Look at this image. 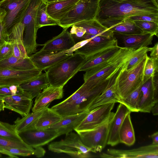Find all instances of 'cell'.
Instances as JSON below:
<instances>
[{"mask_svg":"<svg viewBox=\"0 0 158 158\" xmlns=\"http://www.w3.org/2000/svg\"><path fill=\"white\" fill-rule=\"evenodd\" d=\"M158 15V0H99L95 19L108 29L131 16Z\"/></svg>","mask_w":158,"mask_h":158,"instance_id":"obj_1","label":"cell"},{"mask_svg":"<svg viewBox=\"0 0 158 158\" xmlns=\"http://www.w3.org/2000/svg\"><path fill=\"white\" fill-rule=\"evenodd\" d=\"M135 50L121 47L110 59L86 71L83 76L84 82L90 81L95 86L102 84L110 77L118 67L130 58Z\"/></svg>","mask_w":158,"mask_h":158,"instance_id":"obj_2","label":"cell"},{"mask_svg":"<svg viewBox=\"0 0 158 158\" xmlns=\"http://www.w3.org/2000/svg\"><path fill=\"white\" fill-rule=\"evenodd\" d=\"M86 60L83 56L74 53L47 70L46 73L49 85L63 87L79 72Z\"/></svg>","mask_w":158,"mask_h":158,"instance_id":"obj_3","label":"cell"},{"mask_svg":"<svg viewBox=\"0 0 158 158\" xmlns=\"http://www.w3.org/2000/svg\"><path fill=\"white\" fill-rule=\"evenodd\" d=\"M43 0H31L22 22L24 26L23 42L28 56L36 51L39 45L36 42L38 9Z\"/></svg>","mask_w":158,"mask_h":158,"instance_id":"obj_4","label":"cell"},{"mask_svg":"<svg viewBox=\"0 0 158 158\" xmlns=\"http://www.w3.org/2000/svg\"><path fill=\"white\" fill-rule=\"evenodd\" d=\"M99 0H79L73 8L58 21L63 29L84 21L95 19Z\"/></svg>","mask_w":158,"mask_h":158,"instance_id":"obj_5","label":"cell"},{"mask_svg":"<svg viewBox=\"0 0 158 158\" xmlns=\"http://www.w3.org/2000/svg\"><path fill=\"white\" fill-rule=\"evenodd\" d=\"M48 148L52 152L57 153H66L72 157H92L90 154L91 152V150L83 144L77 133L72 131L66 134L63 139L50 143Z\"/></svg>","mask_w":158,"mask_h":158,"instance_id":"obj_6","label":"cell"},{"mask_svg":"<svg viewBox=\"0 0 158 158\" xmlns=\"http://www.w3.org/2000/svg\"><path fill=\"white\" fill-rule=\"evenodd\" d=\"M147 56L130 71H127L125 68L127 62L123 65L117 81L118 93L120 101L143 84V70Z\"/></svg>","mask_w":158,"mask_h":158,"instance_id":"obj_7","label":"cell"},{"mask_svg":"<svg viewBox=\"0 0 158 158\" xmlns=\"http://www.w3.org/2000/svg\"><path fill=\"white\" fill-rule=\"evenodd\" d=\"M114 114L111 112L104 122L94 129L77 133L83 144L90 149L92 152H100L106 146L110 126Z\"/></svg>","mask_w":158,"mask_h":158,"instance_id":"obj_8","label":"cell"},{"mask_svg":"<svg viewBox=\"0 0 158 158\" xmlns=\"http://www.w3.org/2000/svg\"><path fill=\"white\" fill-rule=\"evenodd\" d=\"M31 0H4L0 8L6 12L2 23L8 35L13 27L21 22Z\"/></svg>","mask_w":158,"mask_h":158,"instance_id":"obj_9","label":"cell"},{"mask_svg":"<svg viewBox=\"0 0 158 158\" xmlns=\"http://www.w3.org/2000/svg\"><path fill=\"white\" fill-rule=\"evenodd\" d=\"M109 79L86 92L74 102L52 109L62 116L76 114L87 110L105 89Z\"/></svg>","mask_w":158,"mask_h":158,"instance_id":"obj_10","label":"cell"},{"mask_svg":"<svg viewBox=\"0 0 158 158\" xmlns=\"http://www.w3.org/2000/svg\"><path fill=\"white\" fill-rule=\"evenodd\" d=\"M115 103L102 105L90 111L74 130L77 133L90 130L102 124L110 116Z\"/></svg>","mask_w":158,"mask_h":158,"instance_id":"obj_11","label":"cell"},{"mask_svg":"<svg viewBox=\"0 0 158 158\" xmlns=\"http://www.w3.org/2000/svg\"><path fill=\"white\" fill-rule=\"evenodd\" d=\"M42 71L38 68L26 70L0 68V86L19 85L36 78Z\"/></svg>","mask_w":158,"mask_h":158,"instance_id":"obj_12","label":"cell"},{"mask_svg":"<svg viewBox=\"0 0 158 158\" xmlns=\"http://www.w3.org/2000/svg\"><path fill=\"white\" fill-rule=\"evenodd\" d=\"M118 46L114 36L94 35L88 42L74 52L87 60L96 54L108 48Z\"/></svg>","mask_w":158,"mask_h":158,"instance_id":"obj_13","label":"cell"},{"mask_svg":"<svg viewBox=\"0 0 158 158\" xmlns=\"http://www.w3.org/2000/svg\"><path fill=\"white\" fill-rule=\"evenodd\" d=\"M23 142L28 145L35 148L46 145L60 136L53 129H34L18 133Z\"/></svg>","mask_w":158,"mask_h":158,"instance_id":"obj_14","label":"cell"},{"mask_svg":"<svg viewBox=\"0 0 158 158\" xmlns=\"http://www.w3.org/2000/svg\"><path fill=\"white\" fill-rule=\"evenodd\" d=\"M125 63L118 67L110 78L105 89L88 108V110L89 111L98 106L111 102L119 103L120 99L118 93L117 81L119 74Z\"/></svg>","mask_w":158,"mask_h":158,"instance_id":"obj_15","label":"cell"},{"mask_svg":"<svg viewBox=\"0 0 158 158\" xmlns=\"http://www.w3.org/2000/svg\"><path fill=\"white\" fill-rule=\"evenodd\" d=\"M31 95L24 91L22 93L4 97L5 108L15 112L23 117L29 113L33 101Z\"/></svg>","mask_w":158,"mask_h":158,"instance_id":"obj_16","label":"cell"},{"mask_svg":"<svg viewBox=\"0 0 158 158\" xmlns=\"http://www.w3.org/2000/svg\"><path fill=\"white\" fill-rule=\"evenodd\" d=\"M109 158H158V145L152 144L129 150L108 149Z\"/></svg>","mask_w":158,"mask_h":158,"instance_id":"obj_17","label":"cell"},{"mask_svg":"<svg viewBox=\"0 0 158 158\" xmlns=\"http://www.w3.org/2000/svg\"><path fill=\"white\" fill-rule=\"evenodd\" d=\"M70 56L66 51L53 52L40 50L29 57L38 68L45 70Z\"/></svg>","mask_w":158,"mask_h":158,"instance_id":"obj_18","label":"cell"},{"mask_svg":"<svg viewBox=\"0 0 158 158\" xmlns=\"http://www.w3.org/2000/svg\"><path fill=\"white\" fill-rule=\"evenodd\" d=\"M68 29H63L59 35L48 40L40 50L57 52L66 51L72 47L75 42Z\"/></svg>","mask_w":158,"mask_h":158,"instance_id":"obj_19","label":"cell"},{"mask_svg":"<svg viewBox=\"0 0 158 158\" xmlns=\"http://www.w3.org/2000/svg\"><path fill=\"white\" fill-rule=\"evenodd\" d=\"M63 96V87H55L49 85L44 89L35 99L32 112L38 111L49 106L53 101L60 99Z\"/></svg>","mask_w":158,"mask_h":158,"instance_id":"obj_20","label":"cell"},{"mask_svg":"<svg viewBox=\"0 0 158 158\" xmlns=\"http://www.w3.org/2000/svg\"><path fill=\"white\" fill-rule=\"evenodd\" d=\"M130 112L126 106L120 103L110 126L107 144L114 146L120 143L119 131L125 116Z\"/></svg>","mask_w":158,"mask_h":158,"instance_id":"obj_21","label":"cell"},{"mask_svg":"<svg viewBox=\"0 0 158 158\" xmlns=\"http://www.w3.org/2000/svg\"><path fill=\"white\" fill-rule=\"evenodd\" d=\"M89 112L87 110L76 114L62 116V118L60 121L49 129L55 130L60 135H66L74 130Z\"/></svg>","mask_w":158,"mask_h":158,"instance_id":"obj_22","label":"cell"},{"mask_svg":"<svg viewBox=\"0 0 158 158\" xmlns=\"http://www.w3.org/2000/svg\"><path fill=\"white\" fill-rule=\"evenodd\" d=\"M141 90V95L138 106L139 112L150 113L153 107L158 102V97L155 93L152 77L142 85Z\"/></svg>","mask_w":158,"mask_h":158,"instance_id":"obj_23","label":"cell"},{"mask_svg":"<svg viewBox=\"0 0 158 158\" xmlns=\"http://www.w3.org/2000/svg\"><path fill=\"white\" fill-rule=\"evenodd\" d=\"M123 40L124 47L135 50L143 47H148L152 44L154 35L148 33L126 35L114 33Z\"/></svg>","mask_w":158,"mask_h":158,"instance_id":"obj_24","label":"cell"},{"mask_svg":"<svg viewBox=\"0 0 158 158\" xmlns=\"http://www.w3.org/2000/svg\"><path fill=\"white\" fill-rule=\"evenodd\" d=\"M79 0H65L47 4L46 11L52 19L59 21Z\"/></svg>","mask_w":158,"mask_h":158,"instance_id":"obj_25","label":"cell"},{"mask_svg":"<svg viewBox=\"0 0 158 158\" xmlns=\"http://www.w3.org/2000/svg\"><path fill=\"white\" fill-rule=\"evenodd\" d=\"M118 46L107 48L98 52L86 60L80 67L79 71H86L91 68L110 59L120 50Z\"/></svg>","mask_w":158,"mask_h":158,"instance_id":"obj_26","label":"cell"},{"mask_svg":"<svg viewBox=\"0 0 158 158\" xmlns=\"http://www.w3.org/2000/svg\"><path fill=\"white\" fill-rule=\"evenodd\" d=\"M37 68L30 57L24 58L12 56L0 61V68L26 70Z\"/></svg>","mask_w":158,"mask_h":158,"instance_id":"obj_27","label":"cell"},{"mask_svg":"<svg viewBox=\"0 0 158 158\" xmlns=\"http://www.w3.org/2000/svg\"><path fill=\"white\" fill-rule=\"evenodd\" d=\"M49 85L46 73H42L36 78L19 85L24 91L29 93L33 99Z\"/></svg>","mask_w":158,"mask_h":158,"instance_id":"obj_28","label":"cell"},{"mask_svg":"<svg viewBox=\"0 0 158 158\" xmlns=\"http://www.w3.org/2000/svg\"><path fill=\"white\" fill-rule=\"evenodd\" d=\"M48 107V106L44 109L38 119L35 126V129H48L62 119L63 117L62 115Z\"/></svg>","mask_w":158,"mask_h":158,"instance_id":"obj_29","label":"cell"},{"mask_svg":"<svg viewBox=\"0 0 158 158\" xmlns=\"http://www.w3.org/2000/svg\"><path fill=\"white\" fill-rule=\"evenodd\" d=\"M125 116L120 128L119 136L120 143L130 146L133 145L135 139L133 126L131 117V113Z\"/></svg>","mask_w":158,"mask_h":158,"instance_id":"obj_30","label":"cell"},{"mask_svg":"<svg viewBox=\"0 0 158 158\" xmlns=\"http://www.w3.org/2000/svg\"><path fill=\"white\" fill-rule=\"evenodd\" d=\"M44 109L38 111L32 112L21 118H17L14 122V124L17 133H19L35 129V125Z\"/></svg>","mask_w":158,"mask_h":158,"instance_id":"obj_31","label":"cell"},{"mask_svg":"<svg viewBox=\"0 0 158 158\" xmlns=\"http://www.w3.org/2000/svg\"><path fill=\"white\" fill-rule=\"evenodd\" d=\"M74 25L83 28L86 30V33L95 35L114 36L112 31L103 26L95 19L81 22Z\"/></svg>","mask_w":158,"mask_h":158,"instance_id":"obj_32","label":"cell"},{"mask_svg":"<svg viewBox=\"0 0 158 158\" xmlns=\"http://www.w3.org/2000/svg\"><path fill=\"white\" fill-rule=\"evenodd\" d=\"M109 29L113 32L122 34H138L143 33L142 30L136 25L134 21L129 18L125 19L121 23Z\"/></svg>","mask_w":158,"mask_h":158,"instance_id":"obj_33","label":"cell"},{"mask_svg":"<svg viewBox=\"0 0 158 158\" xmlns=\"http://www.w3.org/2000/svg\"><path fill=\"white\" fill-rule=\"evenodd\" d=\"M47 3L43 0L37 15V25L39 29L45 26L58 25V22L51 17L46 11Z\"/></svg>","mask_w":158,"mask_h":158,"instance_id":"obj_34","label":"cell"},{"mask_svg":"<svg viewBox=\"0 0 158 158\" xmlns=\"http://www.w3.org/2000/svg\"><path fill=\"white\" fill-rule=\"evenodd\" d=\"M142 84L126 98L120 101L119 103L124 105L131 112H139L138 106L141 95V88Z\"/></svg>","mask_w":158,"mask_h":158,"instance_id":"obj_35","label":"cell"},{"mask_svg":"<svg viewBox=\"0 0 158 158\" xmlns=\"http://www.w3.org/2000/svg\"><path fill=\"white\" fill-rule=\"evenodd\" d=\"M95 87V86H94L90 81L84 82V84L69 97L61 102L53 106L51 108L52 109L58 108L72 102L77 99L84 93Z\"/></svg>","mask_w":158,"mask_h":158,"instance_id":"obj_36","label":"cell"},{"mask_svg":"<svg viewBox=\"0 0 158 158\" xmlns=\"http://www.w3.org/2000/svg\"><path fill=\"white\" fill-rule=\"evenodd\" d=\"M0 137L15 141L23 142L16 132L14 124L12 125L1 121Z\"/></svg>","mask_w":158,"mask_h":158,"instance_id":"obj_37","label":"cell"},{"mask_svg":"<svg viewBox=\"0 0 158 158\" xmlns=\"http://www.w3.org/2000/svg\"><path fill=\"white\" fill-rule=\"evenodd\" d=\"M158 72V58L150 57L147 55L143 70V83Z\"/></svg>","mask_w":158,"mask_h":158,"instance_id":"obj_38","label":"cell"},{"mask_svg":"<svg viewBox=\"0 0 158 158\" xmlns=\"http://www.w3.org/2000/svg\"><path fill=\"white\" fill-rule=\"evenodd\" d=\"M150 51V48L143 47L136 49L130 58L127 62L124 67L127 71L133 69Z\"/></svg>","mask_w":158,"mask_h":158,"instance_id":"obj_39","label":"cell"},{"mask_svg":"<svg viewBox=\"0 0 158 158\" xmlns=\"http://www.w3.org/2000/svg\"><path fill=\"white\" fill-rule=\"evenodd\" d=\"M23 32L24 26L21 22L15 26L8 35V42L15 43L19 45L23 44Z\"/></svg>","mask_w":158,"mask_h":158,"instance_id":"obj_40","label":"cell"},{"mask_svg":"<svg viewBox=\"0 0 158 158\" xmlns=\"http://www.w3.org/2000/svg\"><path fill=\"white\" fill-rule=\"evenodd\" d=\"M136 25L143 33H148L157 37L158 36V23L148 21H133Z\"/></svg>","mask_w":158,"mask_h":158,"instance_id":"obj_41","label":"cell"},{"mask_svg":"<svg viewBox=\"0 0 158 158\" xmlns=\"http://www.w3.org/2000/svg\"><path fill=\"white\" fill-rule=\"evenodd\" d=\"M23 91L20 85L0 86V99L2 100L5 97L21 93Z\"/></svg>","mask_w":158,"mask_h":158,"instance_id":"obj_42","label":"cell"},{"mask_svg":"<svg viewBox=\"0 0 158 158\" xmlns=\"http://www.w3.org/2000/svg\"><path fill=\"white\" fill-rule=\"evenodd\" d=\"M0 146L28 149H33L34 148L28 145L24 142L15 141L0 137Z\"/></svg>","mask_w":158,"mask_h":158,"instance_id":"obj_43","label":"cell"},{"mask_svg":"<svg viewBox=\"0 0 158 158\" xmlns=\"http://www.w3.org/2000/svg\"><path fill=\"white\" fill-rule=\"evenodd\" d=\"M13 55L12 43L6 42L0 46V61Z\"/></svg>","mask_w":158,"mask_h":158,"instance_id":"obj_44","label":"cell"},{"mask_svg":"<svg viewBox=\"0 0 158 158\" xmlns=\"http://www.w3.org/2000/svg\"><path fill=\"white\" fill-rule=\"evenodd\" d=\"M133 20L151 21L158 23V15H145L133 16L129 18Z\"/></svg>","mask_w":158,"mask_h":158,"instance_id":"obj_45","label":"cell"},{"mask_svg":"<svg viewBox=\"0 0 158 158\" xmlns=\"http://www.w3.org/2000/svg\"><path fill=\"white\" fill-rule=\"evenodd\" d=\"M71 27L70 33L72 37H80L86 33V30L82 27L74 25Z\"/></svg>","mask_w":158,"mask_h":158,"instance_id":"obj_46","label":"cell"},{"mask_svg":"<svg viewBox=\"0 0 158 158\" xmlns=\"http://www.w3.org/2000/svg\"><path fill=\"white\" fill-rule=\"evenodd\" d=\"M92 37L89 39L79 42L76 43L72 47L66 51V53L69 55H72L73 54V52H74L75 51L84 46L85 44L90 41Z\"/></svg>","mask_w":158,"mask_h":158,"instance_id":"obj_47","label":"cell"},{"mask_svg":"<svg viewBox=\"0 0 158 158\" xmlns=\"http://www.w3.org/2000/svg\"><path fill=\"white\" fill-rule=\"evenodd\" d=\"M8 36L3 25L2 21H0V46L8 42Z\"/></svg>","mask_w":158,"mask_h":158,"instance_id":"obj_48","label":"cell"},{"mask_svg":"<svg viewBox=\"0 0 158 158\" xmlns=\"http://www.w3.org/2000/svg\"><path fill=\"white\" fill-rule=\"evenodd\" d=\"M150 57L158 58V43H156L154 46L152 48H150Z\"/></svg>","mask_w":158,"mask_h":158,"instance_id":"obj_49","label":"cell"},{"mask_svg":"<svg viewBox=\"0 0 158 158\" xmlns=\"http://www.w3.org/2000/svg\"><path fill=\"white\" fill-rule=\"evenodd\" d=\"M152 139V144L153 145H158V132L157 131L150 136Z\"/></svg>","mask_w":158,"mask_h":158,"instance_id":"obj_50","label":"cell"},{"mask_svg":"<svg viewBox=\"0 0 158 158\" xmlns=\"http://www.w3.org/2000/svg\"><path fill=\"white\" fill-rule=\"evenodd\" d=\"M153 114L157 115L158 114V102H157L152 108L151 111Z\"/></svg>","mask_w":158,"mask_h":158,"instance_id":"obj_51","label":"cell"},{"mask_svg":"<svg viewBox=\"0 0 158 158\" xmlns=\"http://www.w3.org/2000/svg\"><path fill=\"white\" fill-rule=\"evenodd\" d=\"M6 14V12L3 9L0 8V21H2Z\"/></svg>","mask_w":158,"mask_h":158,"instance_id":"obj_52","label":"cell"},{"mask_svg":"<svg viewBox=\"0 0 158 158\" xmlns=\"http://www.w3.org/2000/svg\"><path fill=\"white\" fill-rule=\"evenodd\" d=\"M4 103L3 100L0 99V112L4 110Z\"/></svg>","mask_w":158,"mask_h":158,"instance_id":"obj_53","label":"cell"},{"mask_svg":"<svg viewBox=\"0 0 158 158\" xmlns=\"http://www.w3.org/2000/svg\"><path fill=\"white\" fill-rule=\"evenodd\" d=\"M65 0H44V1L47 4L51 2H59Z\"/></svg>","mask_w":158,"mask_h":158,"instance_id":"obj_54","label":"cell"},{"mask_svg":"<svg viewBox=\"0 0 158 158\" xmlns=\"http://www.w3.org/2000/svg\"><path fill=\"white\" fill-rule=\"evenodd\" d=\"M4 0H0V4L2 3V2Z\"/></svg>","mask_w":158,"mask_h":158,"instance_id":"obj_55","label":"cell"},{"mask_svg":"<svg viewBox=\"0 0 158 158\" xmlns=\"http://www.w3.org/2000/svg\"><path fill=\"white\" fill-rule=\"evenodd\" d=\"M117 0V1H123V0Z\"/></svg>","mask_w":158,"mask_h":158,"instance_id":"obj_56","label":"cell"},{"mask_svg":"<svg viewBox=\"0 0 158 158\" xmlns=\"http://www.w3.org/2000/svg\"><path fill=\"white\" fill-rule=\"evenodd\" d=\"M1 156V154H0V157Z\"/></svg>","mask_w":158,"mask_h":158,"instance_id":"obj_57","label":"cell"}]
</instances>
